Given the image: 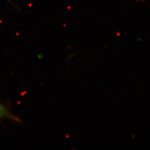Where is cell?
Returning <instances> with one entry per match:
<instances>
[{
	"instance_id": "1",
	"label": "cell",
	"mask_w": 150,
	"mask_h": 150,
	"mask_svg": "<svg viewBox=\"0 0 150 150\" xmlns=\"http://www.w3.org/2000/svg\"><path fill=\"white\" fill-rule=\"evenodd\" d=\"M0 119H6L13 121H20V119L16 115L13 114L6 106L0 103Z\"/></svg>"
}]
</instances>
